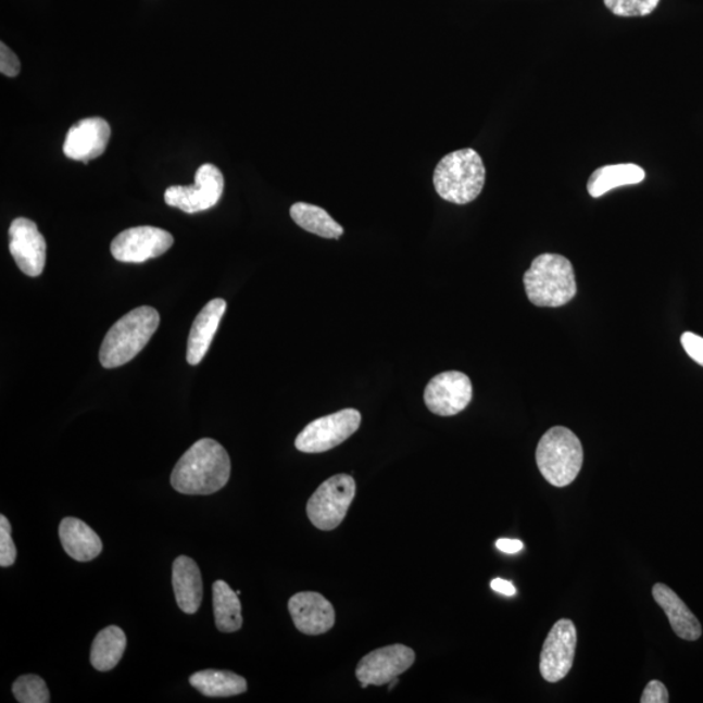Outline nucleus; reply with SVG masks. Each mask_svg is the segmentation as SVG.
<instances>
[{
  "label": "nucleus",
  "mask_w": 703,
  "mask_h": 703,
  "mask_svg": "<svg viewBox=\"0 0 703 703\" xmlns=\"http://www.w3.org/2000/svg\"><path fill=\"white\" fill-rule=\"evenodd\" d=\"M361 419H363L361 413L352 409L314 419L296 438V449L305 453L330 451L359 430Z\"/></svg>",
  "instance_id": "nucleus-7"
},
{
  "label": "nucleus",
  "mask_w": 703,
  "mask_h": 703,
  "mask_svg": "<svg viewBox=\"0 0 703 703\" xmlns=\"http://www.w3.org/2000/svg\"><path fill=\"white\" fill-rule=\"evenodd\" d=\"M524 287L529 301L536 306L560 307L568 304L577 293L574 266L561 254L538 255L524 274Z\"/></svg>",
  "instance_id": "nucleus-2"
},
{
  "label": "nucleus",
  "mask_w": 703,
  "mask_h": 703,
  "mask_svg": "<svg viewBox=\"0 0 703 703\" xmlns=\"http://www.w3.org/2000/svg\"><path fill=\"white\" fill-rule=\"evenodd\" d=\"M576 646L577 630L574 622H557L543 643L540 660L542 678L549 682L563 680L574 666Z\"/></svg>",
  "instance_id": "nucleus-11"
},
{
  "label": "nucleus",
  "mask_w": 703,
  "mask_h": 703,
  "mask_svg": "<svg viewBox=\"0 0 703 703\" xmlns=\"http://www.w3.org/2000/svg\"><path fill=\"white\" fill-rule=\"evenodd\" d=\"M190 686L206 698H233L248 691V682L242 676L219 669H203L189 678Z\"/></svg>",
  "instance_id": "nucleus-21"
},
{
  "label": "nucleus",
  "mask_w": 703,
  "mask_h": 703,
  "mask_svg": "<svg viewBox=\"0 0 703 703\" xmlns=\"http://www.w3.org/2000/svg\"><path fill=\"white\" fill-rule=\"evenodd\" d=\"M127 648V636L116 626H110L96 636L91 645L90 662L98 671L114 669L123 658Z\"/></svg>",
  "instance_id": "nucleus-22"
},
{
  "label": "nucleus",
  "mask_w": 703,
  "mask_h": 703,
  "mask_svg": "<svg viewBox=\"0 0 703 703\" xmlns=\"http://www.w3.org/2000/svg\"><path fill=\"white\" fill-rule=\"evenodd\" d=\"M215 626L223 633H234L242 627L241 602L226 581L213 583Z\"/></svg>",
  "instance_id": "nucleus-24"
},
{
  "label": "nucleus",
  "mask_w": 703,
  "mask_h": 703,
  "mask_svg": "<svg viewBox=\"0 0 703 703\" xmlns=\"http://www.w3.org/2000/svg\"><path fill=\"white\" fill-rule=\"evenodd\" d=\"M111 128L102 117H88L72 126L63 145L65 156L87 164L102 155L110 141Z\"/></svg>",
  "instance_id": "nucleus-15"
},
{
  "label": "nucleus",
  "mask_w": 703,
  "mask_h": 703,
  "mask_svg": "<svg viewBox=\"0 0 703 703\" xmlns=\"http://www.w3.org/2000/svg\"><path fill=\"white\" fill-rule=\"evenodd\" d=\"M416 662V653L409 646L397 643L374 650L359 662L356 678L369 686L389 685L400 675L409 671Z\"/></svg>",
  "instance_id": "nucleus-12"
},
{
  "label": "nucleus",
  "mask_w": 703,
  "mask_h": 703,
  "mask_svg": "<svg viewBox=\"0 0 703 703\" xmlns=\"http://www.w3.org/2000/svg\"><path fill=\"white\" fill-rule=\"evenodd\" d=\"M13 695L20 703H49L50 692L42 678L37 675H23L13 682Z\"/></svg>",
  "instance_id": "nucleus-25"
},
{
  "label": "nucleus",
  "mask_w": 703,
  "mask_h": 703,
  "mask_svg": "<svg viewBox=\"0 0 703 703\" xmlns=\"http://www.w3.org/2000/svg\"><path fill=\"white\" fill-rule=\"evenodd\" d=\"M18 58L7 48L4 43L0 45V71L9 77H16L20 74Z\"/></svg>",
  "instance_id": "nucleus-30"
},
{
  "label": "nucleus",
  "mask_w": 703,
  "mask_h": 703,
  "mask_svg": "<svg viewBox=\"0 0 703 703\" xmlns=\"http://www.w3.org/2000/svg\"><path fill=\"white\" fill-rule=\"evenodd\" d=\"M11 524L4 515L0 516V565L11 567L16 562L17 551L11 536Z\"/></svg>",
  "instance_id": "nucleus-27"
},
{
  "label": "nucleus",
  "mask_w": 703,
  "mask_h": 703,
  "mask_svg": "<svg viewBox=\"0 0 703 703\" xmlns=\"http://www.w3.org/2000/svg\"><path fill=\"white\" fill-rule=\"evenodd\" d=\"M10 252L20 271L30 278L42 274L46 264V241L35 222L17 218L9 231Z\"/></svg>",
  "instance_id": "nucleus-13"
},
{
  "label": "nucleus",
  "mask_w": 703,
  "mask_h": 703,
  "mask_svg": "<svg viewBox=\"0 0 703 703\" xmlns=\"http://www.w3.org/2000/svg\"><path fill=\"white\" fill-rule=\"evenodd\" d=\"M225 190V177L221 170L212 163L202 164L197 170L194 186L170 187L164 193L168 206L183 210L187 214H196L212 209L219 202Z\"/></svg>",
  "instance_id": "nucleus-8"
},
{
  "label": "nucleus",
  "mask_w": 703,
  "mask_h": 703,
  "mask_svg": "<svg viewBox=\"0 0 703 703\" xmlns=\"http://www.w3.org/2000/svg\"><path fill=\"white\" fill-rule=\"evenodd\" d=\"M160 313L154 307L134 309L110 328L104 337L100 361L106 369H115L133 361L160 326Z\"/></svg>",
  "instance_id": "nucleus-3"
},
{
  "label": "nucleus",
  "mask_w": 703,
  "mask_h": 703,
  "mask_svg": "<svg viewBox=\"0 0 703 703\" xmlns=\"http://www.w3.org/2000/svg\"><path fill=\"white\" fill-rule=\"evenodd\" d=\"M354 495L356 482L350 475H337L326 479L307 501L309 520L319 530L337 529L343 523Z\"/></svg>",
  "instance_id": "nucleus-6"
},
{
  "label": "nucleus",
  "mask_w": 703,
  "mask_h": 703,
  "mask_svg": "<svg viewBox=\"0 0 703 703\" xmlns=\"http://www.w3.org/2000/svg\"><path fill=\"white\" fill-rule=\"evenodd\" d=\"M296 629L307 636L327 633L335 626V610L330 601L315 591H301L288 601Z\"/></svg>",
  "instance_id": "nucleus-14"
},
{
  "label": "nucleus",
  "mask_w": 703,
  "mask_h": 703,
  "mask_svg": "<svg viewBox=\"0 0 703 703\" xmlns=\"http://www.w3.org/2000/svg\"><path fill=\"white\" fill-rule=\"evenodd\" d=\"M174 244L173 235L164 229L141 226L126 229L111 242V253L114 259L126 264L160 258Z\"/></svg>",
  "instance_id": "nucleus-9"
},
{
  "label": "nucleus",
  "mask_w": 703,
  "mask_h": 703,
  "mask_svg": "<svg viewBox=\"0 0 703 703\" xmlns=\"http://www.w3.org/2000/svg\"><path fill=\"white\" fill-rule=\"evenodd\" d=\"M173 587L177 606L188 615L199 611L203 582L199 565L188 556H179L173 565Z\"/></svg>",
  "instance_id": "nucleus-18"
},
{
  "label": "nucleus",
  "mask_w": 703,
  "mask_h": 703,
  "mask_svg": "<svg viewBox=\"0 0 703 703\" xmlns=\"http://www.w3.org/2000/svg\"><path fill=\"white\" fill-rule=\"evenodd\" d=\"M486 168L481 155L473 149L452 151L438 163L432 181L444 201L466 205L481 194Z\"/></svg>",
  "instance_id": "nucleus-4"
},
{
  "label": "nucleus",
  "mask_w": 703,
  "mask_h": 703,
  "mask_svg": "<svg viewBox=\"0 0 703 703\" xmlns=\"http://www.w3.org/2000/svg\"><path fill=\"white\" fill-rule=\"evenodd\" d=\"M291 218L305 231L319 236L324 239H339L344 234L343 227L325 209L311 205V203L298 202L289 210Z\"/></svg>",
  "instance_id": "nucleus-23"
},
{
  "label": "nucleus",
  "mask_w": 703,
  "mask_h": 703,
  "mask_svg": "<svg viewBox=\"0 0 703 703\" xmlns=\"http://www.w3.org/2000/svg\"><path fill=\"white\" fill-rule=\"evenodd\" d=\"M491 589L497 591L499 594L512 597L516 594V588L514 587V583L503 580V578H494V580L491 581Z\"/></svg>",
  "instance_id": "nucleus-32"
},
{
  "label": "nucleus",
  "mask_w": 703,
  "mask_h": 703,
  "mask_svg": "<svg viewBox=\"0 0 703 703\" xmlns=\"http://www.w3.org/2000/svg\"><path fill=\"white\" fill-rule=\"evenodd\" d=\"M669 695L665 685L660 680H652L642 693L641 703H668Z\"/></svg>",
  "instance_id": "nucleus-29"
},
{
  "label": "nucleus",
  "mask_w": 703,
  "mask_h": 703,
  "mask_svg": "<svg viewBox=\"0 0 703 703\" xmlns=\"http://www.w3.org/2000/svg\"><path fill=\"white\" fill-rule=\"evenodd\" d=\"M231 476V459L225 447L203 438L184 453L171 475V485L187 495H210L222 490Z\"/></svg>",
  "instance_id": "nucleus-1"
},
{
  "label": "nucleus",
  "mask_w": 703,
  "mask_h": 703,
  "mask_svg": "<svg viewBox=\"0 0 703 703\" xmlns=\"http://www.w3.org/2000/svg\"><path fill=\"white\" fill-rule=\"evenodd\" d=\"M62 547L72 560L90 562L102 553L103 544L100 536L78 518L65 517L59 527Z\"/></svg>",
  "instance_id": "nucleus-19"
},
{
  "label": "nucleus",
  "mask_w": 703,
  "mask_h": 703,
  "mask_svg": "<svg viewBox=\"0 0 703 703\" xmlns=\"http://www.w3.org/2000/svg\"><path fill=\"white\" fill-rule=\"evenodd\" d=\"M497 548L498 550H501L502 553L516 554V553H520V551L524 548V544L522 541H518V540H509V538H501V540L497 541Z\"/></svg>",
  "instance_id": "nucleus-31"
},
{
  "label": "nucleus",
  "mask_w": 703,
  "mask_h": 703,
  "mask_svg": "<svg viewBox=\"0 0 703 703\" xmlns=\"http://www.w3.org/2000/svg\"><path fill=\"white\" fill-rule=\"evenodd\" d=\"M680 341L688 356L703 366V338L698 334L687 331L681 335Z\"/></svg>",
  "instance_id": "nucleus-28"
},
{
  "label": "nucleus",
  "mask_w": 703,
  "mask_h": 703,
  "mask_svg": "<svg viewBox=\"0 0 703 703\" xmlns=\"http://www.w3.org/2000/svg\"><path fill=\"white\" fill-rule=\"evenodd\" d=\"M538 469L555 488H565L575 481L583 464L580 439L567 427H551L538 443Z\"/></svg>",
  "instance_id": "nucleus-5"
},
{
  "label": "nucleus",
  "mask_w": 703,
  "mask_h": 703,
  "mask_svg": "<svg viewBox=\"0 0 703 703\" xmlns=\"http://www.w3.org/2000/svg\"><path fill=\"white\" fill-rule=\"evenodd\" d=\"M473 398L470 379L462 372H444L427 384L424 399L434 415L451 417L469 405Z\"/></svg>",
  "instance_id": "nucleus-10"
},
{
  "label": "nucleus",
  "mask_w": 703,
  "mask_h": 703,
  "mask_svg": "<svg viewBox=\"0 0 703 703\" xmlns=\"http://www.w3.org/2000/svg\"><path fill=\"white\" fill-rule=\"evenodd\" d=\"M645 170L635 163L608 164V166L597 168L590 175L588 192L593 199H600L610 190L636 186V184L645 180Z\"/></svg>",
  "instance_id": "nucleus-20"
},
{
  "label": "nucleus",
  "mask_w": 703,
  "mask_h": 703,
  "mask_svg": "<svg viewBox=\"0 0 703 703\" xmlns=\"http://www.w3.org/2000/svg\"><path fill=\"white\" fill-rule=\"evenodd\" d=\"M226 309L225 300L214 299L209 301L197 315L188 338L187 361L189 365H199L206 356Z\"/></svg>",
  "instance_id": "nucleus-16"
},
{
  "label": "nucleus",
  "mask_w": 703,
  "mask_h": 703,
  "mask_svg": "<svg viewBox=\"0 0 703 703\" xmlns=\"http://www.w3.org/2000/svg\"><path fill=\"white\" fill-rule=\"evenodd\" d=\"M603 2L616 16L636 17L650 15L661 0H603Z\"/></svg>",
  "instance_id": "nucleus-26"
},
{
  "label": "nucleus",
  "mask_w": 703,
  "mask_h": 703,
  "mask_svg": "<svg viewBox=\"0 0 703 703\" xmlns=\"http://www.w3.org/2000/svg\"><path fill=\"white\" fill-rule=\"evenodd\" d=\"M653 598L665 611L676 636L686 641H698L700 639L702 636L701 623L671 588H668L665 583H655Z\"/></svg>",
  "instance_id": "nucleus-17"
}]
</instances>
